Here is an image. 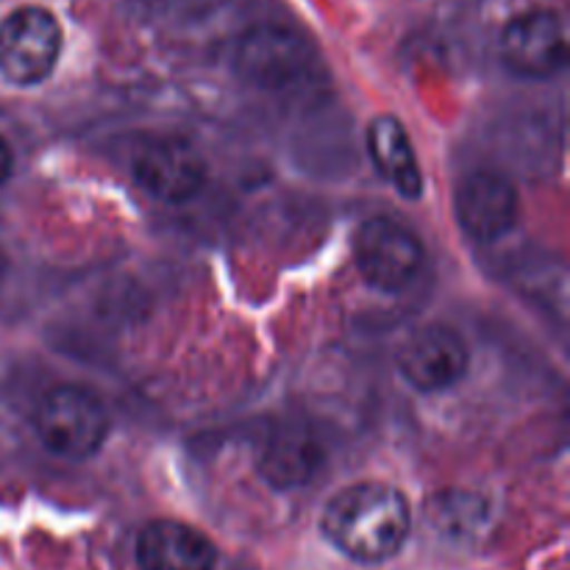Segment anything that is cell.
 I'll use <instances>...</instances> for the list:
<instances>
[{"instance_id":"1","label":"cell","mask_w":570,"mask_h":570,"mask_svg":"<svg viewBox=\"0 0 570 570\" xmlns=\"http://www.w3.org/2000/svg\"><path fill=\"white\" fill-rule=\"evenodd\" d=\"M321 527L328 543L348 560L376 566L399 554L410 538V501L393 484H351L328 499Z\"/></svg>"},{"instance_id":"2","label":"cell","mask_w":570,"mask_h":570,"mask_svg":"<svg viewBox=\"0 0 570 570\" xmlns=\"http://www.w3.org/2000/svg\"><path fill=\"white\" fill-rule=\"evenodd\" d=\"M37 434L50 454L81 462L98 454L109 434V415L98 395L78 384L48 390L37 410Z\"/></svg>"},{"instance_id":"3","label":"cell","mask_w":570,"mask_h":570,"mask_svg":"<svg viewBox=\"0 0 570 570\" xmlns=\"http://www.w3.org/2000/svg\"><path fill=\"white\" fill-rule=\"evenodd\" d=\"M234 70L262 92H289L309 81L315 53L306 39L289 28L259 26L250 28L237 42Z\"/></svg>"},{"instance_id":"4","label":"cell","mask_w":570,"mask_h":570,"mask_svg":"<svg viewBox=\"0 0 570 570\" xmlns=\"http://www.w3.org/2000/svg\"><path fill=\"white\" fill-rule=\"evenodd\" d=\"M61 53V26L42 6H20L0 22V76L17 87H37Z\"/></svg>"},{"instance_id":"5","label":"cell","mask_w":570,"mask_h":570,"mask_svg":"<svg viewBox=\"0 0 570 570\" xmlns=\"http://www.w3.org/2000/svg\"><path fill=\"white\" fill-rule=\"evenodd\" d=\"M354 259L362 278L382 293H404L423 267V245L393 217H371L354 234Z\"/></svg>"},{"instance_id":"6","label":"cell","mask_w":570,"mask_h":570,"mask_svg":"<svg viewBox=\"0 0 570 570\" xmlns=\"http://www.w3.org/2000/svg\"><path fill=\"white\" fill-rule=\"evenodd\" d=\"M139 187L165 204H187L209 178L204 154L184 137H154L137 150L131 161Z\"/></svg>"},{"instance_id":"7","label":"cell","mask_w":570,"mask_h":570,"mask_svg":"<svg viewBox=\"0 0 570 570\" xmlns=\"http://www.w3.org/2000/svg\"><path fill=\"white\" fill-rule=\"evenodd\" d=\"M501 59L521 78H551L566 67V22L551 9L512 17L501 31Z\"/></svg>"},{"instance_id":"8","label":"cell","mask_w":570,"mask_h":570,"mask_svg":"<svg viewBox=\"0 0 570 570\" xmlns=\"http://www.w3.org/2000/svg\"><path fill=\"white\" fill-rule=\"evenodd\" d=\"M468 345L451 326L434 323L412 334L399 351V371L421 393H443L468 371Z\"/></svg>"},{"instance_id":"9","label":"cell","mask_w":570,"mask_h":570,"mask_svg":"<svg viewBox=\"0 0 570 570\" xmlns=\"http://www.w3.org/2000/svg\"><path fill=\"white\" fill-rule=\"evenodd\" d=\"M454 209L468 237L476 243H495L512 232L521 200L510 178L495 170H476L456 189Z\"/></svg>"},{"instance_id":"10","label":"cell","mask_w":570,"mask_h":570,"mask_svg":"<svg viewBox=\"0 0 570 570\" xmlns=\"http://www.w3.org/2000/svg\"><path fill=\"white\" fill-rule=\"evenodd\" d=\"M137 562L142 570H212L217 549L198 529L161 518L139 532Z\"/></svg>"},{"instance_id":"11","label":"cell","mask_w":570,"mask_h":570,"mask_svg":"<svg viewBox=\"0 0 570 570\" xmlns=\"http://www.w3.org/2000/svg\"><path fill=\"white\" fill-rule=\"evenodd\" d=\"M259 473L276 490L312 482L323 465V445L304 423H278L259 449Z\"/></svg>"},{"instance_id":"12","label":"cell","mask_w":570,"mask_h":570,"mask_svg":"<svg viewBox=\"0 0 570 570\" xmlns=\"http://www.w3.org/2000/svg\"><path fill=\"white\" fill-rule=\"evenodd\" d=\"M367 154L373 167L404 195L406 200H417L423 195V176L417 165L415 148L410 142L404 122L393 115H379L367 126Z\"/></svg>"},{"instance_id":"13","label":"cell","mask_w":570,"mask_h":570,"mask_svg":"<svg viewBox=\"0 0 570 570\" xmlns=\"http://www.w3.org/2000/svg\"><path fill=\"white\" fill-rule=\"evenodd\" d=\"M11 167H14V154H11V145L6 142L3 134H0V184L9 181Z\"/></svg>"},{"instance_id":"14","label":"cell","mask_w":570,"mask_h":570,"mask_svg":"<svg viewBox=\"0 0 570 570\" xmlns=\"http://www.w3.org/2000/svg\"><path fill=\"white\" fill-rule=\"evenodd\" d=\"M6 276H9V259H6V254L0 250V287H3Z\"/></svg>"}]
</instances>
